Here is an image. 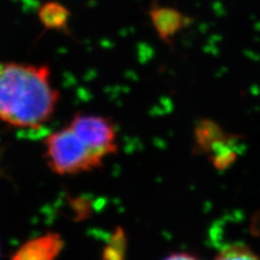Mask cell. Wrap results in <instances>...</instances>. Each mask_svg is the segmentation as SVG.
<instances>
[{
  "label": "cell",
  "instance_id": "1",
  "mask_svg": "<svg viewBox=\"0 0 260 260\" xmlns=\"http://www.w3.org/2000/svg\"><path fill=\"white\" fill-rule=\"evenodd\" d=\"M60 99L46 65L0 63V120L36 129L52 117Z\"/></svg>",
  "mask_w": 260,
  "mask_h": 260
},
{
  "label": "cell",
  "instance_id": "2",
  "mask_svg": "<svg viewBox=\"0 0 260 260\" xmlns=\"http://www.w3.org/2000/svg\"><path fill=\"white\" fill-rule=\"evenodd\" d=\"M44 156L48 167L58 176H77L92 172L104 162L69 125L49 135Z\"/></svg>",
  "mask_w": 260,
  "mask_h": 260
},
{
  "label": "cell",
  "instance_id": "3",
  "mask_svg": "<svg viewBox=\"0 0 260 260\" xmlns=\"http://www.w3.org/2000/svg\"><path fill=\"white\" fill-rule=\"evenodd\" d=\"M69 126L105 160L118 150L115 125L107 117L77 113Z\"/></svg>",
  "mask_w": 260,
  "mask_h": 260
},
{
  "label": "cell",
  "instance_id": "4",
  "mask_svg": "<svg viewBox=\"0 0 260 260\" xmlns=\"http://www.w3.org/2000/svg\"><path fill=\"white\" fill-rule=\"evenodd\" d=\"M60 248V242L53 235L25 244L16 254L15 260H52Z\"/></svg>",
  "mask_w": 260,
  "mask_h": 260
},
{
  "label": "cell",
  "instance_id": "5",
  "mask_svg": "<svg viewBox=\"0 0 260 260\" xmlns=\"http://www.w3.org/2000/svg\"><path fill=\"white\" fill-rule=\"evenodd\" d=\"M69 19V10L58 3H47L39 10V20L47 28L61 30L68 26Z\"/></svg>",
  "mask_w": 260,
  "mask_h": 260
},
{
  "label": "cell",
  "instance_id": "6",
  "mask_svg": "<svg viewBox=\"0 0 260 260\" xmlns=\"http://www.w3.org/2000/svg\"><path fill=\"white\" fill-rule=\"evenodd\" d=\"M216 260H258L257 257L242 246H233L223 250Z\"/></svg>",
  "mask_w": 260,
  "mask_h": 260
},
{
  "label": "cell",
  "instance_id": "7",
  "mask_svg": "<svg viewBox=\"0 0 260 260\" xmlns=\"http://www.w3.org/2000/svg\"><path fill=\"white\" fill-rule=\"evenodd\" d=\"M165 260H198L197 258H194L193 256L185 254V253H178V254H173L168 256Z\"/></svg>",
  "mask_w": 260,
  "mask_h": 260
}]
</instances>
